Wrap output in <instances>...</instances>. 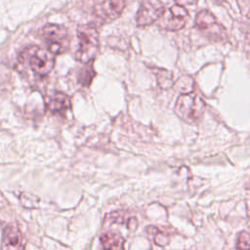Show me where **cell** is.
I'll list each match as a JSON object with an SVG mask.
<instances>
[{"label": "cell", "mask_w": 250, "mask_h": 250, "mask_svg": "<svg viewBox=\"0 0 250 250\" xmlns=\"http://www.w3.org/2000/svg\"><path fill=\"white\" fill-rule=\"evenodd\" d=\"M77 38L79 46L75 54L76 60L83 63L91 62L99 49V34L96 27L92 24L80 25L77 28Z\"/></svg>", "instance_id": "6da1fadb"}, {"label": "cell", "mask_w": 250, "mask_h": 250, "mask_svg": "<svg viewBox=\"0 0 250 250\" xmlns=\"http://www.w3.org/2000/svg\"><path fill=\"white\" fill-rule=\"evenodd\" d=\"M22 63L27 64L31 70L38 75H47L54 67L55 59L51 52L38 46H29L25 48L20 57Z\"/></svg>", "instance_id": "7a4b0ae2"}, {"label": "cell", "mask_w": 250, "mask_h": 250, "mask_svg": "<svg viewBox=\"0 0 250 250\" xmlns=\"http://www.w3.org/2000/svg\"><path fill=\"white\" fill-rule=\"evenodd\" d=\"M205 104L201 97L193 92L182 93L176 102V114L188 123L196 122L202 115Z\"/></svg>", "instance_id": "3957f363"}, {"label": "cell", "mask_w": 250, "mask_h": 250, "mask_svg": "<svg viewBox=\"0 0 250 250\" xmlns=\"http://www.w3.org/2000/svg\"><path fill=\"white\" fill-rule=\"evenodd\" d=\"M42 36L48 51L53 55L61 54L67 49L68 36L64 26L56 23L46 24L42 29Z\"/></svg>", "instance_id": "277c9868"}, {"label": "cell", "mask_w": 250, "mask_h": 250, "mask_svg": "<svg viewBox=\"0 0 250 250\" xmlns=\"http://www.w3.org/2000/svg\"><path fill=\"white\" fill-rule=\"evenodd\" d=\"M195 25L212 41L223 42L228 37L226 28L218 22L216 18L209 11H201L197 14Z\"/></svg>", "instance_id": "5b68a950"}, {"label": "cell", "mask_w": 250, "mask_h": 250, "mask_svg": "<svg viewBox=\"0 0 250 250\" xmlns=\"http://www.w3.org/2000/svg\"><path fill=\"white\" fill-rule=\"evenodd\" d=\"M187 9L179 4L173 5L169 10L164 11L160 17L159 25L169 31H176L183 28L188 21Z\"/></svg>", "instance_id": "8992f818"}, {"label": "cell", "mask_w": 250, "mask_h": 250, "mask_svg": "<svg viewBox=\"0 0 250 250\" xmlns=\"http://www.w3.org/2000/svg\"><path fill=\"white\" fill-rule=\"evenodd\" d=\"M165 8L160 0H145L141 5L138 15L137 23L139 26H146L158 21Z\"/></svg>", "instance_id": "52a82bcc"}, {"label": "cell", "mask_w": 250, "mask_h": 250, "mask_svg": "<svg viewBox=\"0 0 250 250\" xmlns=\"http://www.w3.org/2000/svg\"><path fill=\"white\" fill-rule=\"evenodd\" d=\"M127 0H103L96 9V14L104 21H110L117 19L123 12Z\"/></svg>", "instance_id": "ba28073f"}, {"label": "cell", "mask_w": 250, "mask_h": 250, "mask_svg": "<svg viewBox=\"0 0 250 250\" xmlns=\"http://www.w3.org/2000/svg\"><path fill=\"white\" fill-rule=\"evenodd\" d=\"M22 236L20 230L15 226H7L3 233V246L8 249L23 248Z\"/></svg>", "instance_id": "9c48e42d"}, {"label": "cell", "mask_w": 250, "mask_h": 250, "mask_svg": "<svg viewBox=\"0 0 250 250\" xmlns=\"http://www.w3.org/2000/svg\"><path fill=\"white\" fill-rule=\"evenodd\" d=\"M70 107V100L63 93H55L47 102V108L52 113H60Z\"/></svg>", "instance_id": "30bf717a"}, {"label": "cell", "mask_w": 250, "mask_h": 250, "mask_svg": "<svg viewBox=\"0 0 250 250\" xmlns=\"http://www.w3.org/2000/svg\"><path fill=\"white\" fill-rule=\"evenodd\" d=\"M101 243L105 249H122L124 248V238L118 233L108 231L101 235Z\"/></svg>", "instance_id": "8fae6325"}, {"label": "cell", "mask_w": 250, "mask_h": 250, "mask_svg": "<svg viewBox=\"0 0 250 250\" xmlns=\"http://www.w3.org/2000/svg\"><path fill=\"white\" fill-rule=\"evenodd\" d=\"M236 248L249 249L250 248V233L247 231H240L237 234Z\"/></svg>", "instance_id": "7c38bea8"}, {"label": "cell", "mask_w": 250, "mask_h": 250, "mask_svg": "<svg viewBox=\"0 0 250 250\" xmlns=\"http://www.w3.org/2000/svg\"><path fill=\"white\" fill-rule=\"evenodd\" d=\"M177 4L182 5V6H188V5H193L195 4L198 0H175Z\"/></svg>", "instance_id": "4fadbf2b"}, {"label": "cell", "mask_w": 250, "mask_h": 250, "mask_svg": "<svg viewBox=\"0 0 250 250\" xmlns=\"http://www.w3.org/2000/svg\"><path fill=\"white\" fill-rule=\"evenodd\" d=\"M247 188H248V189H250V183H249V185L247 186Z\"/></svg>", "instance_id": "5bb4252c"}]
</instances>
